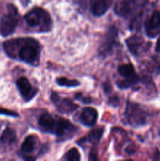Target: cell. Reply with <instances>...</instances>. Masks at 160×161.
<instances>
[{"mask_svg":"<svg viewBox=\"0 0 160 161\" xmlns=\"http://www.w3.org/2000/svg\"><path fill=\"white\" fill-rule=\"evenodd\" d=\"M6 54L13 59H18L27 64H39L41 46L32 38H20L6 41L3 44Z\"/></svg>","mask_w":160,"mask_h":161,"instance_id":"6da1fadb","label":"cell"},{"mask_svg":"<svg viewBox=\"0 0 160 161\" xmlns=\"http://www.w3.org/2000/svg\"><path fill=\"white\" fill-rule=\"evenodd\" d=\"M24 20L28 26L36 32H49L53 26L50 14L40 7L34 8L25 14Z\"/></svg>","mask_w":160,"mask_h":161,"instance_id":"7a4b0ae2","label":"cell"},{"mask_svg":"<svg viewBox=\"0 0 160 161\" xmlns=\"http://www.w3.org/2000/svg\"><path fill=\"white\" fill-rule=\"evenodd\" d=\"M148 0H119L115 6L114 11L118 16L130 20L144 15V9Z\"/></svg>","mask_w":160,"mask_h":161,"instance_id":"3957f363","label":"cell"},{"mask_svg":"<svg viewBox=\"0 0 160 161\" xmlns=\"http://www.w3.org/2000/svg\"><path fill=\"white\" fill-rule=\"evenodd\" d=\"M125 119L134 128L141 127L147 124V114L138 104L128 101L125 109Z\"/></svg>","mask_w":160,"mask_h":161,"instance_id":"277c9868","label":"cell"},{"mask_svg":"<svg viewBox=\"0 0 160 161\" xmlns=\"http://www.w3.org/2000/svg\"><path fill=\"white\" fill-rule=\"evenodd\" d=\"M78 130V127L73 125L68 119L56 116L51 134L56 135L60 141L64 142L71 139L76 134Z\"/></svg>","mask_w":160,"mask_h":161,"instance_id":"5b68a950","label":"cell"},{"mask_svg":"<svg viewBox=\"0 0 160 161\" xmlns=\"http://www.w3.org/2000/svg\"><path fill=\"white\" fill-rule=\"evenodd\" d=\"M8 14L0 20V35L3 37L10 36L15 31L18 25V13L13 4L8 5Z\"/></svg>","mask_w":160,"mask_h":161,"instance_id":"8992f818","label":"cell"},{"mask_svg":"<svg viewBox=\"0 0 160 161\" xmlns=\"http://www.w3.org/2000/svg\"><path fill=\"white\" fill-rule=\"evenodd\" d=\"M118 72L123 80L116 82V84L119 88L122 90H125L135 86L140 82V77L135 72L133 65L131 63L122 64L118 69Z\"/></svg>","mask_w":160,"mask_h":161,"instance_id":"52a82bcc","label":"cell"},{"mask_svg":"<svg viewBox=\"0 0 160 161\" xmlns=\"http://www.w3.org/2000/svg\"><path fill=\"white\" fill-rule=\"evenodd\" d=\"M117 28L115 25H111L104 36L103 42L98 49V53L101 58H105L112 53L115 47L119 44L118 42Z\"/></svg>","mask_w":160,"mask_h":161,"instance_id":"ba28073f","label":"cell"},{"mask_svg":"<svg viewBox=\"0 0 160 161\" xmlns=\"http://www.w3.org/2000/svg\"><path fill=\"white\" fill-rule=\"evenodd\" d=\"M50 100L53 102L58 112L63 114H71L78 108L72 100L68 98H61L56 92H52Z\"/></svg>","mask_w":160,"mask_h":161,"instance_id":"9c48e42d","label":"cell"},{"mask_svg":"<svg viewBox=\"0 0 160 161\" xmlns=\"http://www.w3.org/2000/svg\"><path fill=\"white\" fill-rule=\"evenodd\" d=\"M17 87L22 98L26 102H30L38 94V89L34 87L26 77H20L17 80Z\"/></svg>","mask_w":160,"mask_h":161,"instance_id":"30bf717a","label":"cell"},{"mask_svg":"<svg viewBox=\"0 0 160 161\" xmlns=\"http://www.w3.org/2000/svg\"><path fill=\"white\" fill-rule=\"evenodd\" d=\"M146 34L148 37L155 38L160 32V12L155 10L144 23Z\"/></svg>","mask_w":160,"mask_h":161,"instance_id":"8fae6325","label":"cell"},{"mask_svg":"<svg viewBox=\"0 0 160 161\" xmlns=\"http://www.w3.org/2000/svg\"><path fill=\"white\" fill-rule=\"evenodd\" d=\"M125 43L130 53L134 56H140L147 49V45L144 39L137 35H134L125 39Z\"/></svg>","mask_w":160,"mask_h":161,"instance_id":"7c38bea8","label":"cell"},{"mask_svg":"<svg viewBox=\"0 0 160 161\" xmlns=\"http://www.w3.org/2000/svg\"><path fill=\"white\" fill-rule=\"evenodd\" d=\"M39 138L34 135L27 136L24 140L21 146H20V153L23 158L26 160H34L35 159L31 157V154L35 150L39 145Z\"/></svg>","mask_w":160,"mask_h":161,"instance_id":"4fadbf2b","label":"cell"},{"mask_svg":"<svg viewBox=\"0 0 160 161\" xmlns=\"http://www.w3.org/2000/svg\"><path fill=\"white\" fill-rule=\"evenodd\" d=\"M97 118L98 113L97 109L92 107H85L80 113L78 120L86 127H93L97 123Z\"/></svg>","mask_w":160,"mask_h":161,"instance_id":"5bb4252c","label":"cell"},{"mask_svg":"<svg viewBox=\"0 0 160 161\" xmlns=\"http://www.w3.org/2000/svg\"><path fill=\"white\" fill-rule=\"evenodd\" d=\"M113 0H90L91 13L95 17H101L109 9Z\"/></svg>","mask_w":160,"mask_h":161,"instance_id":"9a60e30c","label":"cell"},{"mask_svg":"<svg viewBox=\"0 0 160 161\" xmlns=\"http://www.w3.org/2000/svg\"><path fill=\"white\" fill-rule=\"evenodd\" d=\"M55 118L47 113H43L41 114L38 119V126L39 129L42 132L51 134L55 123Z\"/></svg>","mask_w":160,"mask_h":161,"instance_id":"2e32d148","label":"cell"},{"mask_svg":"<svg viewBox=\"0 0 160 161\" xmlns=\"http://www.w3.org/2000/svg\"><path fill=\"white\" fill-rule=\"evenodd\" d=\"M103 134L104 128L93 129V130H92L88 134L86 138H83L82 139L78 140L77 143L79 146H83V144H86V143H89V144L93 145V146H97L100 142V139H101L102 136H103Z\"/></svg>","mask_w":160,"mask_h":161,"instance_id":"e0dca14e","label":"cell"},{"mask_svg":"<svg viewBox=\"0 0 160 161\" xmlns=\"http://www.w3.org/2000/svg\"><path fill=\"white\" fill-rule=\"evenodd\" d=\"M17 141L16 132L11 128H6L0 136V145L2 146H9Z\"/></svg>","mask_w":160,"mask_h":161,"instance_id":"ac0fdd59","label":"cell"},{"mask_svg":"<svg viewBox=\"0 0 160 161\" xmlns=\"http://www.w3.org/2000/svg\"><path fill=\"white\" fill-rule=\"evenodd\" d=\"M56 83L61 86L67 87H77L80 85V83L76 80H69L65 77H60L56 79Z\"/></svg>","mask_w":160,"mask_h":161,"instance_id":"d6986e66","label":"cell"},{"mask_svg":"<svg viewBox=\"0 0 160 161\" xmlns=\"http://www.w3.org/2000/svg\"><path fill=\"white\" fill-rule=\"evenodd\" d=\"M64 159L67 161H78L81 159V156L78 149L72 148L70 150L67 151V153L64 155Z\"/></svg>","mask_w":160,"mask_h":161,"instance_id":"ffe728a7","label":"cell"},{"mask_svg":"<svg viewBox=\"0 0 160 161\" xmlns=\"http://www.w3.org/2000/svg\"><path fill=\"white\" fill-rule=\"evenodd\" d=\"M75 100L80 101L82 103L86 104V105H87V104H89L92 102V99H91V97H85V96H83V94H82V93H78V94H75Z\"/></svg>","mask_w":160,"mask_h":161,"instance_id":"44dd1931","label":"cell"},{"mask_svg":"<svg viewBox=\"0 0 160 161\" xmlns=\"http://www.w3.org/2000/svg\"><path fill=\"white\" fill-rule=\"evenodd\" d=\"M108 103L110 105H111V106H113V107L119 106V105H120V102H119V97H118V96H116V95H114V96H111V97H110L109 98H108Z\"/></svg>","mask_w":160,"mask_h":161,"instance_id":"7402d4cb","label":"cell"},{"mask_svg":"<svg viewBox=\"0 0 160 161\" xmlns=\"http://www.w3.org/2000/svg\"><path fill=\"white\" fill-rule=\"evenodd\" d=\"M0 115H6V116H12V117H18L19 116L18 113H15V112L2 108H0Z\"/></svg>","mask_w":160,"mask_h":161,"instance_id":"603a6c76","label":"cell"},{"mask_svg":"<svg viewBox=\"0 0 160 161\" xmlns=\"http://www.w3.org/2000/svg\"><path fill=\"white\" fill-rule=\"evenodd\" d=\"M103 89L105 93H110L112 90V87H111V85L110 84V83L105 82V83H103Z\"/></svg>","mask_w":160,"mask_h":161,"instance_id":"cb8c5ba5","label":"cell"},{"mask_svg":"<svg viewBox=\"0 0 160 161\" xmlns=\"http://www.w3.org/2000/svg\"><path fill=\"white\" fill-rule=\"evenodd\" d=\"M89 160H98V158L97 157V153H94L93 151H92V152L90 153V154H89Z\"/></svg>","mask_w":160,"mask_h":161,"instance_id":"d4e9b609","label":"cell"},{"mask_svg":"<svg viewBox=\"0 0 160 161\" xmlns=\"http://www.w3.org/2000/svg\"><path fill=\"white\" fill-rule=\"evenodd\" d=\"M154 160H160V152L158 150H156L155 156H154Z\"/></svg>","mask_w":160,"mask_h":161,"instance_id":"484cf974","label":"cell"},{"mask_svg":"<svg viewBox=\"0 0 160 161\" xmlns=\"http://www.w3.org/2000/svg\"><path fill=\"white\" fill-rule=\"evenodd\" d=\"M155 50H156V52L160 53V37L158 39V42H157L156 46H155Z\"/></svg>","mask_w":160,"mask_h":161,"instance_id":"4316f807","label":"cell"},{"mask_svg":"<svg viewBox=\"0 0 160 161\" xmlns=\"http://www.w3.org/2000/svg\"><path fill=\"white\" fill-rule=\"evenodd\" d=\"M159 135H160V131H159Z\"/></svg>","mask_w":160,"mask_h":161,"instance_id":"83f0119b","label":"cell"}]
</instances>
